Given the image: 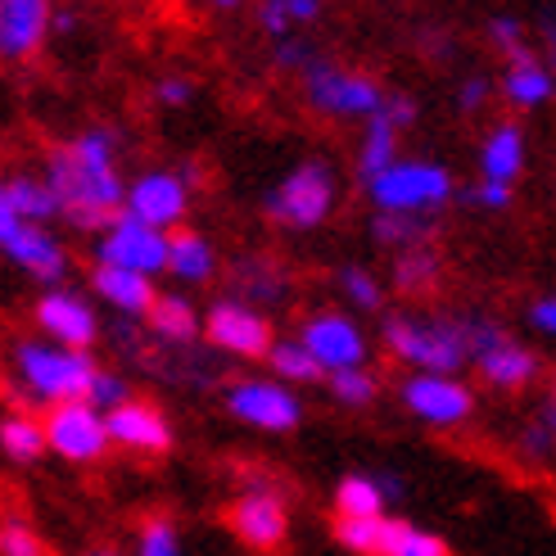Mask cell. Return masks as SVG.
Wrapping results in <instances>:
<instances>
[{
	"label": "cell",
	"mask_w": 556,
	"mask_h": 556,
	"mask_svg": "<svg viewBox=\"0 0 556 556\" xmlns=\"http://www.w3.org/2000/svg\"><path fill=\"white\" fill-rule=\"evenodd\" d=\"M46 186L54 190V200H60L73 227L104 231L109 222L127 213V186L118 177V136L91 127L73 136L68 146L50 150Z\"/></svg>",
	"instance_id": "cell-1"
},
{
	"label": "cell",
	"mask_w": 556,
	"mask_h": 556,
	"mask_svg": "<svg viewBox=\"0 0 556 556\" xmlns=\"http://www.w3.org/2000/svg\"><path fill=\"white\" fill-rule=\"evenodd\" d=\"M100 363L91 353H77L50 340H14L10 349V394H18L23 412L46 416L50 407L87 403Z\"/></svg>",
	"instance_id": "cell-2"
},
{
	"label": "cell",
	"mask_w": 556,
	"mask_h": 556,
	"mask_svg": "<svg viewBox=\"0 0 556 556\" xmlns=\"http://www.w3.org/2000/svg\"><path fill=\"white\" fill-rule=\"evenodd\" d=\"M380 344L407 371L462 376L470 367V313H389Z\"/></svg>",
	"instance_id": "cell-3"
},
{
	"label": "cell",
	"mask_w": 556,
	"mask_h": 556,
	"mask_svg": "<svg viewBox=\"0 0 556 556\" xmlns=\"http://www.w3.org/2000/svg\"><path fill=\"white\" fill-rule=\"evenodd\" d=\"M470 367L480 371V380L497 394H520L530 389L543 371L539 353L530 344H520L503 321L470 313Z\"/></svg>",
	"instance_id": "cell-4"
},
{
	"label": "cell",
	"mask_w": 556,
	"mask_h": 556,
	"mask_svg": "<svg viewBox=\"0 0 556 556\" xmlns=\"http://www.w3.org/2000/svg\"><path fill=\"white\" fill-rule=\"evenodd\" d=\"M330 208H336V173H330V163H321V159H303L263 200V213L276 227H290V231L321 227Z\"/></svg>",
	"instance_id": "cell-5"
},
{
	"label": "cell",
	"mask_w": 556,
	"mask_h": 556,
	"mask_svg": "<svg viewBox=\"0 0 556 556\" xmlns=\"http://www.w3.org/2000/svg\"><path fill=\"white\" fill-rule=\"evenodd\" d=\"M371 204L376 213H412V217H426L434 208H443L457 194L453 173L434 159H399L389 173H380L371 186Z\"/></svg>",
	"instance_id": "cell-6"
},
{
	"label": "cell",
	"mask_w": 556,
	"mask_h": 556,
	"mask_svg": "<svg viewBox=\"0 0 556 556\" xmlns=\"http://www.w3.org/2000/svg\"><path fill=\"white\" fill-rule=\"evenodd\" d=\"M222 407L231 421L263 430V434H290L303 426V399L276 376H240L222 389Z\"/></svg>",
	"instance_id": "cell-7"
},
{
	"label": "cell",
	"mask_w": 556,
	"mask_h": 556,
	"mask_svg": "<svg viewBox=\"0 0 556 556\" xmlns=\"http://www.w3.org/2000/svg\"><path fill=\"white\" fill-rule=\"evenodd\" d=\"M336 543L353 556H453L448 539L394 511L380 520H336Z\"/></svg>",
	"instance_id": "cell-8"
},
{
	"label": "cell",
	"mask_w": 556,
	"mask_h": 556,
	"mask_svg": "<svg viewBox=\"0 0 556 556\" xmlns=\"http://www.w3.org/2000/svg\"><path fill=\"white\" fill-rule=\"evenodd\" d=\"M303 96H308V104L326 118H363V123H371L389 100V91H380V81L330 64L321 54L303 68Z\"/></svg>",
	"instance_id": "cell-9"
},
{
	"label": "cell",
	"mask_w": 556,
	"mask_h": 556,
	"mask_svg": "<svg viewBox=\"0 0 556 556\" xmlns=\"http://www.w3.org/2000/svg\"><path fill=\"white\" fill-rule=\"evenodd\" d=\"M399 403L412 421L430 430H457L476 416V389L462 376H430V371H407L399 380Z\"/></svg>",
	"instance_id": "cell-10"
},
{
	"label": "cell",
	"mask_w": 556,
	"mask_h": 556,
	"mask_svg": "<svg viewBox=\"0 0 556 556\" xmlns=\"http://www.w3.org/2000/svg\"><path fill=\"white\" fill-rule=\"evenodd\" d=\"M168 254H173V236L150 227L141 217H114L109 227L96 236V263L104 267H127V271H141V276H159L168 271Z\"/></svg>",
	"instance_id": "cell-11"
},
{
	"label": "cell",
	"mask_w": 556,
	"mask_h": 556,
	"mask_svg": "<svg viewBox=\"0 0 556 556\" xmlns=\"http://www.w3.org/2000/svg\"><path fill=\"white\" fill-rule=\"evenodd\" d=\"M204 340L227 353V357H244V363H267V353L276 349V330L271 321L244 299H217L204 313Z\"/></svg>",
	"instance_id": "cell-12"
},
{
	"label": "cell",
	"mask_w": 556,
	"mask_h": 556,
	"mask_svg": "<svg viewBox=\"0 0 556 556\" xmlns=\"http://www.w3.org/2000/svg\"><path fill=\"white\" fill-rule=\"evenodd\" d=\"M46 439H50V457H60L68 466H96L114 448L109 434V416L91 403H64L46 412Z\"/></svg>",
	"instance_id": "cell-13"
},
{
	"label": "cell",
	"mask_w": 556,
	"mask_h": 556,
	"mask_svg": "<svg viewBox=\"0 0 556 556\" xmlns=\"http://www.w3.org/2000/svg\"><path fill=\"white\" fill-rule=\"evenodd\" d=\"M0 254L46 290H60V281L68 276V249L60 244V236H50L37 222H23L5 208H0Z\"/></svg>",
	"instance_id": "cell-14"
},
{
	"label": "cell",
	"mask_w": 556,
	"mask_h": 556,
	"mask_svg": "<svg viewBox=\"0 0 556 556\" xmlns=\"http://www.w3.org/2000/svg\"><path fill=\"white\" fill-rule=\"evenodd\" d=\"M299 344L317 357L326 376L353 371V367H367V357H371L367 330L357 326L349 313H340V308H321V313H313V317H303V326H299Z\"/></svg>",
	"instance_id": "cell-15"
},
{
	"label": "cell",
	"mask_w": 556,
	"mask_h": 556,
	"mask_svg": "<svg viewBox=\"0 0 556 556\" xmlns=\"http://www.w3.org/2000/svg\"><path fill=\"white\" fill-rule=\"evenodd\" d=\"M227 525L231 534L254 547V552H276L290 534V503L281 489L271 484H249L236 503L227 507Z\"/></svg>",
	"instance_id": "cell-16"
},
{
	"label": "cell",
	"mask_w": 556,
	"mask_h": 556,
	"mask_svg": "<svg viewBox=\"0 0 556 556\" xmlns=\"http://www.w3.org/2000/svg\"><path fill=\"white\" fill-rule=\"evenodd\" d=\"M33 321L41 330V340L50 344H64V349H77V353H91V344L100 340V317L96 308L81 294L73 290H46L33 308Z\"/></svg>",
	"instance_id": "cell-17"
},
{
	"label": "cell",
	"mask_w": 556,
	"mask_h": 556,
	"mask_svg": "<svg viewBox=\"0 0 556 556\" xmlns=\"http://www.w3.org/2000/svg\"><path fill=\"white\" fill-rule=\"evenodd\" d=\"M109 434H114V448L141 453V457H163L177 439L168 412L150 399H131L118 412H109Z\"/></svg>",
	"instance_id": "cell-18"
},
{
	"label": "cell",
	"mask_w": 556,
	"mask_h": 556,
	"mask_svg": "<svg viewBox=\"0 0 556 556\" xmlns=\"http://www.w3.org/2000/svg\"><path fill=\"white\" fill-rule=\"evenodd\" d=\"M186 204H190V186L181 181V173H168V168H154V173H141L131 186H127V213L150 222V227L168 231L186 217Z\"/></svg>",
	"instance_id": "cell-19"
},
{
	"label": "cell",
	"mask_w": 556,
	"mask_h": 556,
	"mask_svg": "<svg viewBox=\"0 0 556 556\" xmlns=\"http://www.w3.org/2000/svg\"><path fill=\"white\" fill-rule=\"evenodd\" d=\"M50 27H54L50 0H0V54L5 60L37 54Z\"/></svg>",
	"instance_id": "cell-20"
},
{
	"label": "cell",
	"mask_w": 556,
	"mask_h": 556,
	"mask_svg": "<svg viewBox=\"0 0 556 556\" xmlns=\"http://www.w3.org/2000/svg\"><path fill=\"white\" fill-rule=\"evenodd\" d=\"M91 290H96L114 313H123V317H150L154 303H159L154 276L127 271V267H104V263H96V267H91Z\"/></svg>",
	"instance_id": "cell-21"
},
{
	"label": "cell",
	"mask_w": 556,
	"mask_h": 556,
	"mask_svg": "<svg viewBox=\"0 0 556 556\" xmlns=\"http://www.w3.org/2000/svg\"><path fill=\"white\" fill-rule=\"evenodd\" d=\"M330 507H336V520H380L394 507V497L380 470H349L330 489Z\"/></svg>",
	"instance_id": "cell-22"
},
{
	"label": "cell",
	"mask_w": 556,
	"mask_h": 556,
	"mask_svg": "<svg viewBox=\"0 0 556 556\" xmlns=\"http://www.w3.org/2000/svg\"><path fill=\"white\" fill-rule=\"evenodd\" d=\"M525 159H530V150H525L520 123H497L480 146V177L497 181V186H511L525 173Z\"/></svg>",
	"instance_id": "cell-23"
},
{
	"label": "cell",
	"mask_w": 556,
	"mask_h": 556,
	"mask_svg": "<svg viewBox=\"0 0 556 556\" xmlns=\"http://www.w3.org/2000/svg\"><path fill=\"white\" fill-rule=\"evenodd\" d=\"M0 453H5L10 466H37V462L50 453L46 416L23 412V407H10L5 421H0Z\"/></svg>",
	"instance_id": "cell-24"
},
{
	"label": "cell",
	"mask_w": 556,
	"mask_h": 556,
	"mask_svg": "<svg viewBox=\"0 0 556 556\" xmlns=\"http://www.w3.org/2000/svg\"><path fill=\"white\" fill-rule=\"evenodd\" d=\"M146 321H150V336L173 349H186L204 336V313H194V303L186 294H159L154 313Z\"/></svg>",
	"instance_id": "cell-25"
},
{
	"label": "cell",
	"mask_w": 556,
	"mask_h": 556,
	"mask_svg": "<svg viewBox=\"0 0 556 556\" xmlns=\"http://www.w3.org/2000/svg\"><path fill=\"white\" fill-rule=\"evenodd\" d=\"M503 96H507L516 109H539V104H547V100L556 96V73H552V64H543L534 50L520 54V60H511L507 73H503Z\"/></svg>",
	"instance_id": "cell-26"
},
{
	"label": "cell",
	"mask_w": 556,
	"mask_h": 556,
	"mask_svg": "<svg viewBox=\"0 0 556 556\" xmlns=\"http://www.w3.org/2000/svg\"><path fill=\"white\" fill-rule=\"evenodd\" d=\"M0 208L23 217V222H50V217H64L60 200H54V190L46 186V177H27V173H14L5 177V186H0Z\"/></svg>",
	"instance_id": "cell-27"
},
{
	"label": "cell",
	"mask_w": 556,
	"mask_h": 556,
	"mask_svg": "<svg viewBox=\"0 0 556 556\" xmlns=\"http://www.w3.org/2000/svg\"><path fill=\"white\" fill-rule=\"evenodd\" d=\"M399 163V127L389 123V114L380 109V114L367 123L363 131V150H357V181L371 186L380 173H389Z\"/></svg>",
	"instance_id": "cell-28"
},
{
	"label": "cell",
	"mask_w": 556,
	"mask_h": 556,
	"mask_svg": "<svg viewBox=\"0 0 556 556\" xmlns=\"http://www.w3.org/2000/svg\"><path fill=\"white\" fill-rule=\"evenodd\" d=\"M168 276L186 286H204L217 276V249L200 231H173V254H168Z\"/></svg>",
	"instance_id": "cell-29"
},
{
	"label": "cell",
	"mask_w": 556,
	"mask_h": 556,
	"mask_svg": "<svg viewBox=\"0 0 556 556\" xmlns=\"http://www.w3.org/2000/svg\"><path fill=\"white\" fill-rule=\"evenodd\" d=\"M434 236L430 217H412V213H376L371 217V240L394 249V254H407V249H426Z\"/></svg>",
	"instance_id": "cell-30"
},
{
	"label": "cell",
	"mask_w": 556,
	"mask_h": 556,
	"mask_svg": "<svg viewBox=\"0 0 556 556\" xmlns=\"http://www.w3.org/2000/svg\"><path fill=\"white\" fill-rule=\"evenodd\" d=\"M267 376H276L290 389H299V384H326L321 363L299 344V336L294 340H276V349L267 353Z\"/></svg>",
	"instance_id": "cell-31"
},
{
	"label": "cell",
	"mask_w": 556,
	"mask_h": 556,
	"mask_svg": "<svg viewBox=\"0 0 556 556\" xmlns=\"http://www.w3.org/2000/svg\"><path fill=\"white\" fill-rule=\"evenodd\" d=\"M131 556H186V539H181L177 516H168V511H150L141 525H136Z\"/></svg>",
	"instance_id": "cell-32"
},
{
	"label": "cell",
	"mask_w": 556,
	"mask_h": 556,
	"mask_svg": "<svg viewBox=\"0 0 556 556\" xmlns=\"http://www.w3.org/2000/svg\"><path fill=\"white\" fill-rule=\"evenodd\" d=\"M389 281L403 294H426L439 286V254L426 249H407V254H394V267H389Z\"/></svg>",
	"instance_id": "cell-33"
},
{
	"label": "cell",
	"mask_w": 556,
	"mask_h": 556,
	"mask_svg": "<svg viewBox=\"0 0 556 556\" xmlns=\"http://www.w3.org/2000/svg\"><path fill=\"white\" fill-rule=\"evenodd\" d=\"M236 290L244 294V303L254 299V303H281L286 299V276L276 271L271 263H240L236 267Z\"/></svg>",
	"instance_id": "cell-34"
},
{
	"label": "cell",
	"mask_w": 556,
	"mask_h": 556,
	"mask_svg": "<svg viewBox=\"0 0 556 556\" xmlns=\"http://www.w3.org/2000/svg\"><path fill=\"white\" fill-rule=\"evenodd\" d=\"M336 281H340V294L349 299V308H357V313H380L384 308V286L376 281V271L349 263V267H340Z\"/></svg>",
	"instance_id": "cell-35"
},
{
	"label": "cell",
	"mask_w": 556,
	"mask_h": 556,
	"mask_svg": "<svg viewBox=\"0 0 556 556\" xmlns=\"http://www.w3.org/2000/svg\"><path fill=\"white\" fill-rule=\"evenodd\" d=\"M0 556H50V543L27 516L5 511V520H0Z\"/></svg>",
	"instance_id": "cell-36"
},
{
	"label": "cell",
	"mask_w": 556,
	"mask_h": 556,
	"mask_svg": "<svg viewBox=\"0 0 556 556\" xmlns=\"http://www.w3.org/2000/svg\"><path fill=\"white\" fill-rule=\"evenodd\" d=\"M326 389H330V399H336L340 407H371L376 394H380V380L367 367H353V371L326 376Z\"/></svg>",
	"instance_id": "cell-37"
},
{
	"label": "cell",
	"mask_w": 556,
	"mask_h": 556,
	"mask_svg": "<svg viewBox=\"0 0 556 556\" xmlns=\"http://www.w3.org/2000/svg\"><path fill=\"white\" fill-rule=\"evenodd\" d=\"M516 448H520V457H530V462H547L556 453V416L552 412H539L534 421L520 430Z\"/></svg>",
	"instance_id": "cell-38"
},
{
	"label": "cell",
	"mask_w": 556,
	"mask_h": 556,
	"mask_svg": "<svg viewBox=\"0 0 556 556\" xmlns=\"http://www.w3.org/2000/svg\"><path fill=\"white\" fill-rule=\"evenodd\" d=\"M484 33H489V41H493L497 50L507 54V64H511V60H520V54H530V50H534L530 41H525V23H520L516 14H493V18L484 23Z\"/></svg>",
	"instance_id": "cell-39"
},
{
	"label": "cell",
	"mask_w": 556,
	"mask_h": 556,
	"mask_svg": "<svg viewBox=\"0 0 556 556\" xmlns=\"http://www.w3.org/2000/svg\"><path fill=\"white\" fill-rule=\"evenodd\" d=\"M131 399H136V394H131L127 376H123V371H109V367H100V376H96V384H91V394H87V403L100 407L104 416H109V412H118V407L131 403Z\"/></svg>",
	"instance_id": "cell-40"
},
{
	"label": "cell",
	"mask_w": 556,
	"mask_h": 556,
	"mask_svg": "<svg viewBox=\"0 0 556 556\" xmlns=\"http://www.w3.org/2000/svg\"><path fill=\"white\" fill-rule=\"evenodd\" d=\"M457 200H462V204H470V208H484V213H503V208H511V186L476 181V186L457 190Z\"/></svg>",
	"instance_id": "cell-41"
},
{
	"label": "cell",
	"mask_w": 556,
	"mask_h": 556,
	"mask_svg": "<svg viewBox=\"0 0 556 556\" xmlns=\"http://www.w3.org/2000/svg\"><path fill=\"white\" fill-rule=\"evenodd\" d=\"M489 96H493L489 73H466L457 81V109H462V114H480V109L489 104Z\"/></svg>",
	"instance_id": "cell-42"
},
{
	"label": "cell",
	"mask_w": 556,
	"mask_h": 556,
	"mask_svg": "<svg viewBox=\"0 0 556 556\" xmlns=\"http://www.w3.org/2000/svg\"><path fill=\"white\" fill-rule=\"evenodd\" d=\"M317 60V50L313 46H303V41H294V37H286V41H276L271 46V64L281 68V73H303Z\"/></svg>",
	"instance_id": "cell-43"
},
{
	"label": "cell",
	"mask_w": 556,
	"mask_h": 556,
	"mask_svg": "<svg viewBox=\"0 0 556 556\" xmlns=\"http://www.w3.org/2000/svg\"><path fill=\"white\" fill-rule=\"evenodd\" d=\"M258 27H263L271 41H286V37H290V27H294L286 0H263V5H258Z\"/></svg>",
	"instance_id": "cell-44"
},
{
	"label": "cell",
	"mask_w": 556,
	"mask_h": 556,
	"mask_svg": "<svg viewBox=\"0 0 556 556\" xmlns=\"http://www.w3.org/2000/svg\"><path fill=\"white\" fill-rule=\"evenodd\" d=\"M525 317H530V330H539V336L556 340V290H552V294H539Z\"/></svg>",
	"instance_id": "cell-45"
},
{
	"label": "cell",
	"mask_w": 556,
	"mask_h": 556,
	"mask_svg": "<svg viewBox=\"0 0 556 556\" xmlns=\"http://www.w3.org/2000/svg\"><path fill=\"white\" fill-rule=\"evenodd\" d=\"M154 100L163 104V109H186L190 100H194V87L186 77H159V87H154Z\"/></svg>",
	"instance_id": "cell-46"
},
{
	"label": "cell",
	"mask_w": 556,
	"mask_h": 556,
	"mask_svg": "<svg viewBox=\"0 0 556 556\" xmlns=\"http://www.w3.org/2000/svg\"><path fill=\"white\" fill-rule=\"evenodd\" d=\"M384 114H389V123H394V127L403 131V127H412V123H416V100H412V96H403V91H389Z\"/></svg>",
	"instance_id": "cell-47"
},
{
	"label": "cell",
	"mask_w": 556,
	"mask_h": 556,
	"mask_svg": "<svg viewBox=\"0 0 556 556\" xmlns=\"http://www.w3.org/2000/svg\"><path fill=\"white\" fill-rule=\"evenodd\" d=\"M294 23H317L321 18V0H286Z\"/></svg>",
	"instance_id": "cell-48"
},
{
	"label": "cell",
	"mask_w": 556,
	"mask_h": 556,
	"mask_svg": "<svg viewBox=\"0 0 556 556\" xmlns=\"http://www.w3.org/2000/svg\"><path fill=\"white\" fill-rule=\"evenodd\" d=\"M539 27H543V46H547V60H552V73H556V10H547Z\"/></svg>",
	"instance_id": "cell-49"
},
{
	"label": "cell",
	"mask_w": 556,
	"mask_h": 556,
	"mask_svg": "<svg viewBox=\"0 0 556 556\" xmlns=\"http://www.w3.org/2000/svg\"><path fill=\"white\" fill-rule=\"evenodd\" d=\"M77 556H131V552H123V547H114V543H91V547H81Z\"/></svg>",
	"instance_id": "cell-50"
},
{
	"label": "cell",
	"mask_w": 556,
	"mask_h": 556,
	"mask_svg": "<svg viewBox=\"0 0 556 556\" xmlns=\"http://www.w3.org/2000/svg\"><path fill=\"white\" fill-rule=\"evenodd\" d=\"M73 27H77V14H68V10L54 14V33H73Z\"/></svg>",
	"instance_id": "cell-51"
},
{
	"label": "cell",
	"mask_w": 556,
	"mask_h": 556,
	"mask_svg": "<svg viewBox=\"0 0 556 556\" xmlns=\"http://www.w3.org/2000/svg\"><path fill=\"white\" fill-rule=\"evenodd\" d=\"M547 412L556 416V376H552V389H547Z\"/></svg>",
	"instance_id": "cell-52"
},
{
	"label": "cell",
	"mask_w": 556,
	"mask_h": 556,
	"mask_svg": "<svg viewBox=\"0 0 556 556\" xmlns=\"http://www.w3.org/2000/svg\"><path fill=\"white\" fill-rule=\"evenodd\" d=\"M208 5H217V10H236L240 0H208Z\"/></svg>",
	"instance_id": "cell-53"
}]
</instances>
